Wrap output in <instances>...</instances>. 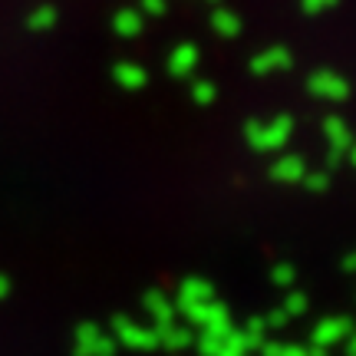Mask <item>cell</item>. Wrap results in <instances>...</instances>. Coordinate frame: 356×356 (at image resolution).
<instances>
[]
</instances>
